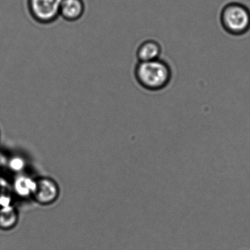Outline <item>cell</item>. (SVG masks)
<instances>
[{
	"mask_svg": "<svg viewBox=\"0 0 250 250\" xmlns=\"http://www.w3.org/2000/svg\"><path fill=\"white\" fill-rule=\"evenodd\" d=\"M171 75L169 65L159 59L139 62L135 68V77L139 84L149 90H159L166 87L170 81Z\"/></svg>",
	"mask_w": 250,
	"mask_h": 250,
	"instance_id": "cell-1",
	"label": "cell"
},
{
	"mask_svg": "<svg viewBox=\"0 0 250 250\" xmlns=\"http://www.w3.org/2000/svg\"><path fill=\"white\" fill-rule=\"evenodd\" d=\"M224 28L232 35H242L250 28V11L239 3H230L225 7L221 14Z\"/></svg>",
	"mask_w": 250,
	"mask_h": 250,
	"instance_id": "cell-2",
	"label": "cell"
},
{
	"mask_svg": "<svg viewBox=\"0 0 250 250\" xmlns=\"http://www.w3.org/2000/svg\"><path fill=\"white\" fill-rule=\"evenodd\" d=\"M62 0H28L32 17L41 24H50L60 17Z\"/></svg>",
	"mask_w": 250,
	"mask_h": 250,
	"instance_id": "cell-3",
	"label": "cell"
},
{
	"mask_svg": "<svg viewBox=\"0 0 250 250\" xmlns=\"http://www.w3.org/2000/svg\"><path fill=\"white\" fill-rule=\"evenodd\" d=\"M85 10L83 0H62L60 16L68 21H76L82 18Z\"/></svg>",
	"mask_w": 250,
	"mask_h": 250,
	"instance_id": "cell-4",
	"label": "cell"
},
{
	"mask_svg": "<svg viewBox=\"0 0 250 250\" xmlns=\"http://www.w3.org/2000/svg\"><path fill=\"white\" fill-rule=\"evenodd\" d=\"M162 49L159 43L153 40L143 42L137 49V56L140 62L155 61L159 59Z\"/></svg>",
	"mask_w": 250,
	"mask_h": 250,
	"instance_id": "cell-5",
	"label": "cell"
},
{
	"mask_svg": "<svg viewBox=\"0 0 250 250\" xmlns=\"http://www.w3.org/2000/svg\"><path fill=\"white\" fill-rule=\"evenodd\" d=\"M36 199L41 203H49L57 196V188L55 184L48 180L41 181L35 186Z\"/></svg>",
	"mask_w": 250,
	"mask_h": 250,
	"instance_id": "cell-6",
	"label": "cell"
},
{
	"mask_svg": "<svg viewBox=\"0 0 250 250\" xmlns=\"http://www.w3.org/2000/svg\"><path fill=\"white\" fill-rule=\"evenodd\" d=\"M17 216L11 208L4 206L0 210V228L3 229L11 228L16 223Z\"/></svg>",
	"mask_w": 250,
	"mask_h": 250,
	"instance_id": "cell-7",
	"label": "cell"
}]
</instances>
